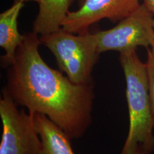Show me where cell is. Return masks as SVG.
Here are the masks:
<instances>
[{"instance_id":"obj_15","label":"cell","mask_w":154,"mask_h":154,"mask_svg":"<svg viewBox=\"0 0 154 154\" xmlns=\"http://www.w3.org/2000/svg\"><path fill=\"white\" fill-rule=\"evenodd\" d=\"M78 2H79V5L81 6L84 2V0H78Z\"/></svg>"},{"instance_id":"obj_13","label":"cell","mask_w":154,"mask_h":154,"mask_svg":"<svg viewBox=\"0 0 154 154\" xmlns=\"http://www.w3.org/2000/svg\"><path fill=\"white\" fill-rule=\"evenodd\" d=\"M153 27H154V21H153ZM149 49H151V53L153 54V55L154 56V42H153V44H152V45H151V47H150Z\"/></svg>"},{"instance_id":"obj_12","label":"cell","mask_w":154,"mask_h":154,"mask_svg":"<svg viewBox=\"0 0 154 154\" xmlns=\"http://www.w3.org/2000/svg\"><path fill=\"white\" fill-rule=\"evenodd\" d=\"M39 0H14V2H38Z\"/></svg>"},{"instance_id":"obj_9","label":"cell","mask_w":154,"mask_h":154,"mask_svg":"<svg viewBox=\"0 0 154 154\" xmlns=\"http://www.w3.org/2000/svg\"><path fill=\"white\" fill-rule=\"evenodd\" d=\"M74 0H39L38 11L33 24V32L45 36L62 27Z\"/></svg>"},{"instance_id":"obj_10","label":"cell","mask_w":154,"mask_h":154,"mask_svg":"<svg viewBox=\"0 0 154 154\" xmlns=\"http://www.w3.org/2000/svg\"><path fill=\"white\" fill-rule=\"evenodd\" d=\"M146 49H147V60H146V69H147L150 100H151L154 123V56L151 53L149 48H147Z\"/></svg>"},{"instance_id":"obj_5","label":"cell","mask_w":154,"mask_h":154,"mask_svg":"<svg viewBox=\"0 0 154 154\" xmlns=\"http://www.w3.org/2000/svg\"><path fill=\"white\" fill-rule=\"evenodd\" d=\"M0 99L2 135L0 154H40L42 142L36 132L33 117L24 109L19 110L3 88Z\"/></svg>"},{"instance_id":"obj_4","label":"cell","mask_w":154,"mask_h":154,"mask_svg":"<svg viewBox=\"0 0 154 154\" xmlns=\"http://www.w3.org/2000/svg\"><path fill=\"white\" fill-rule=\"evenodd\" d=\"M154 14L140 4L139 7L109 29L94 33L99 53H119L150 48L154 42Z\"/></svg>"},{"instance_id":"obj_6","label":"cell","mask_w":154,"mask_h":154,"mask_svg":"<svg viewBox=\"0 0 154 154\" xmlns=\"http://www.w3.org/2000/svg\"><path fill=\"white\" fill-rule=\"evenodd\" d=\"M140 1L84 0L77 10L69 13L62 28L74 34H86L91 25L102 19H109L112 22L122 20L139 7Z\"/></svg>"},{"instance_id":"obj_11","label":"cell","mask_w":154,"mask_h":154,"mask_svg":"<svg viewBox=\"0 0 154 154\" xmlns=\"http://www.w3.org/2000/svg\"><path fill=\"white\" fill-rule=\"evenodd\" d=\"M142 4L154 14V0H142Z\"/></svg>"},{"instance_id":"obj_3","label":"cell","mask_w":154,"mask_h":154,"mask_svg":"<svg viewBox=\"0 0 154 154\" xmlns=\"http://www.w3.org/2000/svg\"><path fill=\"white\" fill-rule=\"evenodd\" d=\"M39 39L54 56L60 71L72 82L93 84L92 71L101 54L94 33L77 34L61 27Z\"/></svg>"},{"instance_id":"obj_14","label":"cell","mask_w":154,"mask_h":154,"mask_svg":"<svg viewBox=\"0 0 154 154\" xmlns=\"http://www.w3.org/2000/svg\"><path fill=\"white\" fill-rule=\"evenodd\" d=\"M151 153H149V152H146V151H138L135 154H151Z\"/></svg>"},{"instance_id":"obj_7","label":"cell","mask_w":154,"mask_h":154,"mask_svg":"<svg viewBox=\"0 0 154 154\" xmlns=\"http://www.w3.org/2000/svg\"><path fill=\"white\" fill-rule=\"evenodd\" d=\"M23 7L24 2H14L9 9L0 14V47L5 51V54L2 57V63L6 68L14 61L17 49L25 37V34L19 32L17 23Z\"/></svg>"},{"instance_id":"obj_1","label":"cell","mask_w":154,"mask_h":154,"mask_svg":"<svg viewBox=\"0 0 154 154\" xmlns=\"http://www.w3.org/2000/svg\"><path fill=\"white\" fill-rule=\"evenodd\" d=\"M40 44L38 34H25L14 61L7 68L4 88L30 115L43 113L71 139H79L92 123L94 84H75L61 71L50 67L40 55Z\"/></svg>"},{"instance_id":"obj_2","label":"cell","mask_w":154,"mask_h":154,"mask_svg":"<svg viewBox=\"0 0 154 154\" xmlns=\"http://www.w3.org/2000/svg\"><path fill=\"white\" fill-rule=\"evenodd\" d=\"M121 68L126 79L129 128L120 154L154 151V123L146 63L136 50L121 53Z\"/></svg>"},{"instance_id":"obj_8","label":"cell","mask_w":154,"mask_h":154,"mask_svg":"<svg viewBox=\"0 0 154 154\" xmlns=\"http://www.w3.org/2000/svg\"><path fill=\"white\" fill-rule=\"evenodd\" d=\"M32 116L42 142L40 154H75L71 145L72 139L61 127L43 113Z\"/></svg>"}]
</instances>
